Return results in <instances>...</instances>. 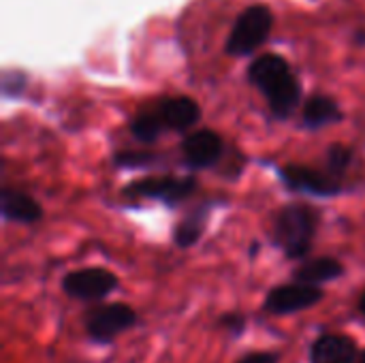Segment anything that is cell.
Returning <instances> with one entry per match:
<instances>
[{
	"instance_id": "obj_1",
	"label": "cell",
	"mask_w": 365,
	"mask_h": 363,
	"mask_svg": "<svg viewBox=\"0 0 365 363\" xmlns=\"http://www.w3.org/2000/svg\"><path fill=\"white\" fill-rule=\"evenodd\" d=\"M248 79L252 81V86H257L263 92L276 118L284 120L295 111L302 96V88L282 56L278 53L259 56L248 68Z\"/></svg>"
},
{
	"instance_id": "obj_3",
	"label": "cell",
	"mask_w": 365,
	"mask_h": 363,
	"mask_svg": "<svg viewBox=\"0 0 365 363\" xmlns=\"http://www.w3.org/2000/svg\"><path fill=\"white\" fill-rule=\"evenodd\" d=\"M274 24V15L265 4L248 6L233 24L231 34L227 39V51L231 56H246L255 51L269 34Z\"/></svg>"
},
{
	"instance_id": "obj_14",
	"label": "cell",
	"mask_w": 365,
	"mask_h": 363,
	"mask_svg": "<svg viewBox=\"0 0 365 363\" xmlns=\"http://www.w3.org/2000/svg\"><path fill=\"white\" fill-rule=\"evenodd\" d=\"M342 120V111L338 107V103L325 94H317L312 96L306 107H304V124L308 128H321L334 122Z\"/></svg>"
},
{
	"instance_id": "obj_5",
	"label": "cell",
	"mask_w": 365,
	"mask_h": 363,
	"mask_svg": "<svg viewBox=\"0 0 365 363\" xmlns=\"http://www.w3.org/2000/svg\"><path fill=\"white\" fill-rule=\"evenodd\" d=\"M137 323V312L126 304H105L88 312L86 332L98 344L113 342Z\"/></svg>"
},
{
	"instance_id": "obj_16",
	"label": "cell",
	"mask_w": 365,
	"mask_h": 363,
	"mask_svg": "<svg viewBox=\"0 0 365 363\" xmlns=\"http://www.w3.org/2000/svg\"><path fill=\"white\" fill-rule=\"evenodd\" d=\"M163 128H165V122H163L160 113H154V111H143L130 122L133 137L143 143H154L160 137Z\"/></svg>"
},
{
	"instance_id": "obj_9",
	"label": "cell",
	"mask_w": 365,
	"mask_h": 363,
	"mask_svg": "<svg viewBox=\"0 0 365 363\" xmlns=\"http://www.w3.org/2000/svg\"><path fill=\"white\" fill-rule=\"evenodd\" d=\"M182 154L190 169L214 167L222 156V137L210 128L190 133L182 141Z\"/></svg>"
},
{
	"instance_id": "obj_15",
	"label": "cell",
	"mask_w": 365,
	"mask_h": 363,
	"mask_svg": "<svg viewBox=\"0 0 365 363\" xmlns=\"http://www.w3.org/2000/svg\"><path fill=\"white\" fill-rule=\"evenodd\" d=\"M210 205H199V210L190 212L173 231V242L180 248H190L199 242V237L203 235V227H205V218H207Z\"/></svg>"
},
{
	"instance_id": "obj_10",
	"label": "cell",
	"mask_w": 365,
	"mask_h": 363,
	"mask_svg": "<svg viewBox=\"0 0 365 363\" xmlns=\"http://www.w3.org/2000/svg\"><path fill=\"white\" fill-rule=\"evenodd\" d=\"M359 351L349 336L325 334L310 349V363H357Z\"/></svg>"
},
{
	"instance_id": "obj_4",
	"label": "cell",
	"mask_w": 365,
	"mask_h": 363,
	"mask_svg": "<svg viewBox=\"0 0 365 363\" xmlns=\"http://www.w3.org/2000/svg\"><path fill=\"white\" fill-rule=\"evenodd\" d=\"M195 190H197V180L190 175L188 178H175V175L143 178L124 186V195L130 199H156L169 208L182 203Z\"/></svg>"
},
{
	"instance_id": "obj_19",
	"label": "cell",
	"mask_w": 365,
	"mask_h": 363,
	"mask_svg": "<svg viewBox=\"0 0 365 363\" xmlns=\"http://www.w3.org/2000/svg\"><path fill=\"white\" fill-rule=\"evenodd\" d=\"M220 327L225 332H229L231 336H242L244 334V327H246V319L240 312H229V315H225L220 319Z\"/></svg>"
},
{
	"instance_id": "obj_7",
	"label": "cell",
	"mask_w": 365,
	"mask_h": 363,
	"mask_svg": "<svg viewBox=\"0 0 365 363\" xmlns=\"http://www.w3.org/2000/svg\"><path fill=\"white\" fill-rule=\"evenodd\" d=\"M323 297H325L323 289L312 287V285H302V282L282 285L267 293L263 308L269 315H293V312L317 306L319 302H323Z\"/></svg>"
},
{
	"instance_id": "obj_12",
	"label": "cell",
	"mask_w": 365,
	"mask_h": 363,
	"mask_svg": "<svg viewBox=\"0 0 365 363\" xmlns=\"http://www.w3.org/2000/svg\"><path fill=\"white\" fill-rule=\"evenodd\" d=\"M158 113H160V118L165 122V128H171V131H178V133L188 131L201 118V109H199L197 101H192L190 96L165 98L160 103Z\"/></svg>"
},
{
	"instance_id": "obj_20",
	"label": "cell",
	"mask_w": 365,
	"mask_h": 363,
	"mask_svg": "<svg viewBox=\"0 0 365 363\" xmlns=\"http://www.w3.org/2000/svg\"><path fill=\"white\" fill-rule=\"evenodd\" d=\"M278 359L276 353H248L235 363H278Z\"/></svg>"
},
{
	"instance_id": "obj_18",
	"label": "cell",
	"mask_w": 365,
	"mask_h": 363,
	"mask_svg": "<svg viewBox=\"0 0 365 363\" xmlns=\"http://www.w3.org/2000/svg\"><path fill=\"white\" fill-rule=\"evenodd\" d=\"M154 160H156L154 154H143V152H122V154H115V165L118 167H126V169L145 167V165H150Z\"/></svg>"
},
{
	"instance_id": "obj_13",
	"label": "cell",
	"mask_w": 365,
	"mask_h": 363,
	"mask_svg": "<svg viewBox=\"0 0 365 363\" xmlns=\"http://www.w3.org/2000/svg\"><path fill=\"white\" fill-rule=\"evenodd\" d=\"M344 274V265L331 257H319V259H310V261H304L295 272V280L302 282V285H312V287H319L323 282H331L336 278H340Z\"/></svg>"
},
{
	"instance_id": "obj_21",
	"label": "cell",
	"mask_w": 365,
	"mask_h": 363,
	"mask_svg": "<svg viewBox=\"0 0 365 363\" xmlns=\"http://www.w3.org/2000/svg\"><path fill=\"white\" fill-rule=\"evenodd\" d=\"M359 312L365 317V291L364 295H361V300H359Z\"/></svg>"
},
{
	"instance_id": "obj_17",
	"label": "cell",
	"mask_w": 365,
	"mask_h": 363,
	"mask_svg": "<svg viewBox=\"0 0 365 363\" xmlns=\"http://www.w3.org/2000/svg\"><path fill=\"white\" fill-rule=\"evenodd\" d=\"M327 158V169H329V175H340L349 169L351 160H353V150L349 145H342V143H336L327 150L325 154Z\"/></svg>"
},
{
	"instance_id": "obj_22",
	"label": "cell",
	"mask_w": 365,
	"mask_h": 363,
	"mask_svg": "<svg viewBox=\"0 0 365 363\" xmlns=\"http://www.w3.org/2000/svg\"><path fill=\"white\" fill-rule=\"evenodd\" d=\"M357 363H365V349L359 351V357H357Z\"/></svg>"
},
{
	"instance_id": "obj_8",
	"label": "cell",
	"mask_w": 365,
	"mask_h": 363,
	"mask_svg": "<svg viewBox=\"0 0 365 363\" xmlns=\"http://www.w3.org/2000/svg\"><path fill=\"white\" fill-rule=\"evenodd\" d=\"M280 178L289 188L317 197H334L342 190L340 182L334 175L321 173L306 165H284L280 169Z\"/></svg>"
},
{
	"instance_id": "obj_2",
	"label": "cell",
	"mask_w": 365,
	"mask_h": 363,
	"mask_svg": "<svg viewBox=\"0 0 365 363\" xmlns=\"http://www.w3.org/2000/svg\"><path fill=\"white\" fill-rule=\"evenodd\" d=\"M319 214L310 205L291 203L284 205L274 218V242L289 259H304L317 235Z\"/></svg>"
},
{
	"instance_id": "obj_6",
	"label": "cell",
	"mask_w": 365,
	"mask_h": 363,
	"mask_svg": "<svg viewBox=\"0 0 365 363\" xmlns=\"http://www.w3.org/2000/svg\"><path fill=\"white\" fill-rule=\"evenodd\" d=\"M118 276L103 267H86L68 272L62 278V291L68 297L83 300V302H98L105 300L111 291L118 289Z\"/></svg>"
},
{
	"instance_id": "obj_11",
	"label": "cell",
	"mask_w": 365,
	"mask_h": 363,
	"mask_svg": "<svg viewBox=\"0 0 365 363\" xmlns=\"http://www.w3.org/2000/svg\"><path fill=\"white\" fill-rule=\"evenodd\" d=\"M0 214L9 223H21V225H34L41 220L43 210L36 199H32L26 193L2 188L0 193Z\"/></svg>"
}]
</instances>
